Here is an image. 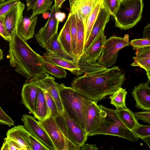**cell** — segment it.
<instances>
[{
    "instance_id": "20",
    "label": "cell",
    "mask_w": 150,
    "mask_h": 150,
    "mask_svg": "<svg viewBox=\"0 0 150 150\" xmlns=\"http://www.w3.org/2000/svg\"><path fill=\"white\" fill-rule=\"evenodd\" d=\"M37 20V16L33 17L24 18L17 27V34L26 41L33 38Z\"/></svg>"
},
{
    "instance_id": "44",
    "label": "cell",
    "mask_w": 150,
    "mask_h": 150,
    "mask_svg": "<svg viewBox=\"0 0 150 150\" xmlns=\"http://www.w3.org/2000/svg\"><path fill=\"white\" fill-rule=\"evenodd\" d=\"M143 37L150 39V24H148L145 27L143 32Z\"/></svg>"
},
{
    "instance_id": "38",
    "label": "cell",
    "mask_w": 150,
    "mask_h": 150,
    "mask_svg": "<svg viewBox=\"0 0 150 150\" xmlns=\"http://www.w3.org/2000/svg\"><path fill=\"white\" fill-rule=\"evenodd\" d=\"M134 50L150 47V39L143 38L142 39H134L129 42Z\"/></svg>"
},
{
    "instance_id": "10",
    "label": "cell",
    "mask_w": 150,
    "mask_h": 150,
    "mask_svg": "<svg viewBox=\"0 0 150 150\" xmlns=\"http://www.w3.org/2000/svg\"><path fill=\"white\" fill-rule=\"evenodd\" d=\"M25 128L49 150H56L47 133L34 117L29 115H23L21 119Z\"/></svg>"
},
{
    "instance_id": "22",
    "label": "cell",
    "mask_w": 150,
    "mask_h": 150,
    "mask_svg": "<svg viewBox=\"0 0 150 150\" xmlns=\"http://www.w3.org/2000/svg\"><path fill=\"white\" fill-rule=\"evenodd\" d=\"M44 60L68 70L76 75L80 69L76 64L60 57L48 51L44 53L42 56Z\"/></svg>"
},
{
    "instance_id": "1",
    "label": "cell",
    "mask_w": 150,
    "mask_h": 150,
    "mask_svg": "<svg viewBox=\"0 0 150 150\" xmlns=\"http://www.w3.org/2000/svg\"><path fill=\"white\" fill-rule=\"evenodd\" d=\"M126 78L118 67L90 74H84L72 81L71 87L92 101L98 102L121 87Z\"/></svg>"
},
{
    "instance_id": "11",
    "label": "cell",
    "mask_w": 150,
    "mask_h": 150,
    "mask_svg": "<svg viewBox=\"0 0 150 150\" xmlns=\"http://www.w3.org/2000/svg\"><path fill=\"white\" fill-rule=\"evenodd\" d=\"M25 7L24 4L20 1L4 14V25L10 39L16 33L17 27L23 18Z\"/></svg>"
},
{
    "instance_id": "13",
    "label": "cell",
    "mask_w": 150,
    "mask_h": 150,
    "mask_svg": "<svg viewBox=\"0 0 150 150\" xmlns=\"http://www.w3.org/2000/svg\"><path fill=\"white\" fill-rule=\"evenodd\" d=\"M110 15L109 12L103 4L88 39L85 43L84 52L98 35L104 31L106 24L109 21Z\"/></svg>"
},
{
    "instance_id": "46",
    "label": "cell",
    "mask_w": 150,
    "mask_h": 150,
    "mask_svg": "<svg viewBox=\"0 0 150 150\" xmlns=\"http://www.w3.org/2000/svg\"><path fill=\"white\" fill-rule=\"evenodd\" d=\"M37 0H26L28 11L32 9Z\"/></svg>"
},
{
    "instance_id": "49",
    "label": "cell",
    "mask_w": 150,
    "mask_h": 150,
    "mask_svg": "<svg viewBox=\"0 0 150 150\" xmlns=\"http://www.w3.org/2000/svg\"><path fill=\"white\" fill-rule=\"evenodd\" d=\"M3 53L2 50L0 48V60L3 59Z\"/></svg>"
},
{
    "instance_id": "32",
    "label": "cell",
    "mask_w": 150,
    "mask_h": 150,
    "mask_svg": "<svg viewBox=\"0 0 150 150\" xmlns=\"http://www.w3.org/2000/svg\"><path fill=\"white\" fill-rule=\"evenodd\" d=\"M43 64L47 73L58 78H65L67 75L65 69L44 59Z\"/></svg>"
},
{
    "instance_id": "23",
    "label": "cell",
    "mask_w": 150,
    "mask_h": 150,
    "mask_svg": "<svg viewBox=\"0 0 150 150\" xmlns=\"http://www.w3.org/2000/svg\"><path fill=\"white\" fill-rule=\"evenodd\" d=\"M76 64L80 69L77 74V76L84 74H91L107 69L96 61L88 60L83 55L78 59Z\"/></svg>"
},
{
    "instance_id": "14",
    "label": "cell",
    "mask_w": 150,
    "mask_h": 150,
    "mask_svg": "<svg viewBox=\"0 0 150 150\" xmlns=\"http://www.w3.org/2000/svg\"><path fill=\"white\" fill-rule=\"evenodd\" d=\"M32 82L38 87L46 91L49 93L54 100L59 113H62L64 109L54 77L48 74L44 78Z\"/></svg>"
},
{
    "instance_id": "34",
    "label": "cell",
    "mask_w": 150,
    "mask_h": 150,
    "mask_svg": "<svg viewBox=\"0 0 150 150\" xmlns=\"http://www.w3.org/2000/svg\"><path fill=\"white\" fill-rule=\"evenodd\" d=\"M43 90L48 110V117L50 116H52L54 117L59 113L56 103L49 93L46 91Z\"/></svg>"
},
{
    "instance_id": "24",
    "label": "cell",
    "mask_w": 150,
    "mask_h": 150,
    "mask_svg": "<svg viewBox=\"0 0 150 150\" xmlns=\"http://www.w3.org/2000/svg\"><path fill=\"white\" fill-rule=\"evenodd\" d=\"M45 48L46 51L50 52L64 59L71 61L76 64L77 59L65 52L58 40L57 33L54 36L47 44Z\"/></svg>"
},
{
    "instance_id": "28",
    "label": "cell",
    "mask_w": 150,
    "mask_h": 150,
    "mask_svg": "<svg viewBox=\"0 0 150 150\" xmlns=\"http://www.w3.org/2000/svg\"><path fill=\"white\" fill-rule=\"evenodd\" d=\"M76 19L77 28L76 53L78 59L84 53L85 44V27L81 20L76 16Z\"/></svg>"
},
{
    "instance_id": "37",
    "label": "cell",
    "mask_w": 150,
    "mask_h": 150,
    "mask_svg": "<svg viewBox=\"0 0 150 150\" xmlns=\"http://www.w3.org/2000/svg\"><path fill=\"white\" fill-rule=\"evenodd\" d=\"M103 4L109 12L110 15L114 17L119 6L120 0H103Z\"/></svg>"
},
{
    "instance_id": "6",
    "label": "cell",
    "mask_w": 150,
    "mask_h": 150,
    "mask_svg": "<svg viewBox=\"0 0 150 150\" xmlns=\"http://www.w3.org/2000/svg\"><path fill=\"white\" fill-rule=\"evenodd\" d=\"M143 0H120L115 16V26L123 30L130 29L141 20Z\"/></svg>"
},
{
    "instance_id": "30",
    "label": "cell",
    "mask_w": 150,
    "mask_h": 150,
    "mask_svg": "<svg viewBox=\"0 0 150 150\" xmlns=\"http://www.w3.org/2000/svg\"><path fill=\"white\" fill-rule=\"evenodd\" d=\"M127 93L125 89L120 87L108 97L111 100L110 103L115 106L116 109L118 108L127 109L125 104Z\"/></svg>"
},
{
    "instance_id": "36",
    "label": "cell",
    "mask_w": 150,
    "mask_h": 150,
    "mask_svg": "<svg viewBox=\"0 0 150 150\" xmlns=\"http://www.w3.org/2000/svg\"><path fill=\"white\" fill-rule=\"evenodd\" d=\"M132 131L138 138L150 136V126L139 124Z\"/></svg>"
},
{
    "instance_id": "3",
    "label": "cell",
    "mask_w": 150,
    "mask_h": 150,
    "mask_svg": "<svg viewBox=\"0 0 150 150\" xmlns=\"http://www.w3.org/2000/svg\"><path fill=\"white\" fill-rule=\"evenodd\" d=\"M55 85L64 110L86 133L85 118L88 107L92 101L71 87L56 82Z\"/></svg>"
},
{
    "instance_id": "42",
    "label": "cell",
    "mask_w": 150,
    "mask_h": 150,
    "mask_svg": "<svg viewBox=\"0 0 150 150\" xmlns=\"http://www.w3.org/2000/svg\"><path fill=\"white\" fill-rule=\"evenodd\" d=\"M4 14L0 16V35L9 42L10 39L5 29L4 25Z\"/></svg>"
},
{
    "instance_id": "18",
    "label": "cell",
    "mask_w": 150,
    "mask_h": 150,
    "mask_svg": "<svg viewBox=\"0 0 150 150\" xmlns=\"http://www.w3.org/2000/svg\"><path fill=\"white\" fill-rule=\"evenodd\" d=\"M29 133L23 125H18L9 130L6 135L17 142L24 150H32L29 140Z\"/></svg>"
},
{
    "instance_id": "9",
    "label": "cell",
    "mask_w": 150,
    "mask_h": 150,
    "mask_svg": "<svg viewBox=\"0 0 150 150\" xmlns=\"http://www.w3.org/2000/svg\"><path fill=\"white\" fill-rule=\"evenodd\" d=\"M50 11L47 22L35 35L40 46L44 48L51 38L57 33L59 22L56 17L55 14L57 12L60 11V9L57 8L54 4Z\"/></svg>"
},
{
    "instance_id": "35",
    "label": "cell",
    "mask_w": 150,
    "mask_h": 150,
    "mask_svg": "<svg viewBox=\"0 0 150 150\" xmlns=\"http://www.w3.org/2000/svg\"><path fill=\"white\" fill-rule=\"evenodd\" d=\"M1 150H24L15 140L6 137L4 139Z\"/></svg>"
},
{
    "instance_id": "47",
    "label": "cell",
    "mask_w": 150,
    "mask_h": 150,
    "mask_svg": "<svg viewBox=\"0 0 150 150\" xmlns=\"http://www.w3.org/2000/svg\"><path fill=\"white\" fill-rule=\"evenodd\" d=\"M66 0H54V5L55 7L58 9H60L62 4Z\"/></svg>"
},
{
    "instance_id": "4",
    "label": "cell",
    "mask_w": 150,
    "mask_h": 150,
    "mask_svg": "<svg viewBox=\"0 0 150 150\" xmlns=\"http://www.w3.org/2000/svg\"><path fill=\"white\" fill-rule=\"evenodd\" d=\"M101 122L100 127L91 133L92 136L103 134L121 137L132 142H137L138 138L127 128L117 115L115 110L107 108L100 105Z\"/></svg>"
},
{
    "instance_id": "41",
    "label": "cell",
    "mask_w": 150,
    "mask_h": 150,
    "mask_svg": "<svg viewBox=\"0 0 150 150\" xmlns=\"http://www.w3.org/2000/svg\"><path fill=\"white\" fill-rule=\"evenodd\" d=\"M133 114L137 120H141L144 122L150 123V110L133 112Z\"/></svg>"
},
{
    "instance_id": "19",
    "label": "cell",
    "mask_w": 150,
    "mask_h": 150,
    "mask_svg": "<svg viewBox=\"0 0 150 150\" xmlns=\"http://www.w3.org/2000/svg\"><path fill=\"white\" fill-rule=\"evenodd\" d=\"M106 40L104 31L100 33L82 55L88 60H98L101 54Z\"/></svg>"
},
{
    "instance_id": "5",
    "label": "cell",
    "mask_w": 150,
    "mask_h": 150,
    "mask_svg": "<svg viewBox=\"0 0 150 150\" xmlns=\"http://www.w3.org/2000/svg\"><path fill=\"white\" fill-rule=\"evenodd\" d=\"M54 118L66 138L68 150H81L87 140L86 133L64 110Z\"/></svg>"
},
{
    "instance_id": "12",
    "label": "cell",
    "mask_w": 150,
    "mask_h": 150,
    "mask_svg": "<svg viewBox=\"0 0 150 150\" xmlns=\"http://www.w3.org/2000/svg\"><path fill=\"white\" fill-rule=\"evenodd\" d=\"M100 0H69L70 12L81 20L85 27L90 13Z\"/></svg>"
},
{
    "instance_id": "17",
    "label": "cell",
    "mask_w": 150,
    "mask_h": 150,
    "mask_svg": "<svg viewBox=\"0 0 150 150\" xmlns=\"http://www.w3.org/2000/svg\"><path fill=\"white\" fill-rule=\"evenodd\" d=\"M38 88L32 82L25 83L21 93L22 103L34 115Z\"/></svg>"
},
{
    "instance_id": "33",
    "label": "cell",
    "mask_w": 150,
    "mask_h": 150,
    "mask_svg": "<svg viewBox=\"0 0 150 150\" xmlns=\"http://www.w3.org/2000/svg\"><path fill=\"white\" fill-rule=\"evenodd\" d=\"M52 2V0H37L32 9L33 12L30 17L44 14L48 10H51Z\"/></svg>"
},
{
    "instance_id": "15",
    "label": "cell",
    "mask_w": 150,
    "mask_h": 150,
    "mask_svg": "<svg viewBox=\"0 0 150 150\" xmlns=\"http://www.w3.org/2000/svg\"><path fill=\"white\" fill-rule=\"evenodd\" d=\"M97 102L92 101L88 107L85 120V130L88 136L101 125V109Z\"/></svg>"
},
{
    "instance_id": "27",
    "label": "cell",
    "mask_w": 150,
    "mask_h": 150,
    "mask_svg": "<svg viewBox=\"0 0 150 150\" xmlns=\"http://www.w3.org/2000/svg\"><path fill=\"white\" fill-rule=\"evenodd\" d=\"M115 111L123 123L132 131L139 124L129 109L118 108L116 109Z\"/></svg>"
},
{
    "instance_id": "26",
    "label": "cell",
    "mask_w": 150,
    "mask_h": 150,
    "mask_svg": "<svg viewBox=\"0 0 150 150\" xmlns=\"http://www.w3.org/2000/svg\"><path fill=\"white\" fill-rule=\"evenodd\" d=\"M35 113L34 117L38 121H42L48 117V110L43 91L39 87L38 90Z\"/></svg>"
},
{
    "instance_id": "25",
    "label": "cell",
    "mask_w": 150,
    "mask_h": 150,
    "mask_svg": "<svg viewBox=\"0 0 150 150\" xmlns=\"http://www.w3.org/2000/svg\"><path fill=\"white\" fill-rule=\"evenodd\" d=\"M58 40L65 52L70 56L76 58L72 52L70 24L68 16L64 25L59 33Z\"/></svg>"
},
{
    "instance_id": "31",
    "label": "cell",
    "mask_w": 150,
    "mask_h": 150,
    "mask_svg": "<svg viewBox=\"0 0 150 150\" xmlns=\"http://www.w3.org/2000/svg\"><path fill=\"white\" fill-rule=\"evenodd\" d=\"M70 28L71 39L72 52L74 57L77 59L76 53V43L77 28L75 15L70 12L68 15Z\"/></svg>"
},
{
    "instance_id": "50",
    "label": "cell",
    "mask_w": 150,
    "mask_h": 150,
    "mask_svg": "<svg viewBox=\"0 0 150 150\" xmlns=\"http://www.w3.org/2000/svg\"><path fill=\"white\" fill-rule=\"evenodd\" d=\"M6 0H0V4L4 2Z\"/></svg>"
},
{
    "instance_id": "48",
    "label": "cell",
    "mask_w": 150,
    "mask_h": 150,
    "mask_svg": "<svg viewBox=\"0 0 150 150\" xmlns=\"http://www.w3.org/2000/svg\"><path fill=\"white\" fill-rule=\"evenodd\" d=\"M148 145L150 148V136H146L142 138Z\"/></svg>"
},
{
    "instance_id": "16",
    "label": "cell",
    "mask_w": 150,
    "mask_h": 150,
    "mask_svg": "<svg viewBox=\"0 0 150 150\" xmlns=\"http://www.w3.org/2000/svg\"><path fill=\"white\" fill-rule=\"evenodd\" d=\"M150 83H140L135 86L132 94L136 102V107L143 110H150Z\"/></svg>"
},
{
    "instance_id": "21",
    "label": "cell",
    "mask_w": 150,
    "mask_h": 150,
    "mask_svg": "<svg viewBox=\"0 0 150 150\" xmlns=\"http://www.w3.org/2000/svg\"><path fill=\"white\" fill-rule=\"evenodd\" d=\"M133 57L134 61L131 64L132 66H139L145 70L150 82V47L138 49Z\"/></svg>"
},
{
    "instance_id": "2",
    "label": "cell",
    "mask_w": 150,
    "mask_h": 150,
    "mask_svg": "<svg viewBox=\"0 0 150 150\" xmlns=\"http://www.w3.org/2000/svg\"><path fill=\"white\" fill-rule=\"evenodd\" d=\"M10 65L26 79V83L42 79L48 74L43 64L42 56L35 52L16 33L9 42Z\"/></svg>"
},
{
    "instance_id": "8",
    "label": "cell",
    "mask_w": 150,
    "mask_h": 150,
    "mask_svg": "<svg viewBox=\"0 0 150 150\" xmlns=\"http://www.w3.org/2000/svg\"><path fill=\"white\" fill-rule=\"evenodd\" d=\"M38 121L47 133L56 150H68L66 138L57 124L54 117L50 116L42 121Z\"/></svg>"
},
{
    "instance_id": "7",
    "label": "cell",
    "mask_w": 150,
    "mask_h": 150,
    "mask_svg": "<svg viewBox=\"0 0 150 150\" xmlns=\"http://www.w3.org/2000/svg\"><path fill=\"white\" fill-rule=\"evenodd\" d=\"M129 38L126 34L123 37L112 36L106 39L98 62L107 69L111 67L116 62L119 51L130 45Z\"/></svg>"
},
{
    "instance_id": "45",
    "label": "cell",
    "mask_w": 150,
    "mask_h": 150,
    "mask_svg": "<svg viewBox=\"0 0 150 150\" xmlns=\"http://www.w3.org/2000/svg\"><path fill=\"white\" fill-rule=\"evenodd\" d=\"M55 15L56 18L59 22H62L66 17L65 14L60 11L57 12Z\"/></svg>"
},
{
    "instance_id": "29",
    "label": "cell",
    "mask_w": 150,
    "mask_h": 150,
    "mask_svg": "<svg viewBox=\"0 0 150 150\" xmlns=\"http://www.w3.org/2000/svg\"><path fill=\"white\" fill-rule=\"evenodd\" d=\"M103 4V0H100L92 11L87 18L85 28V43L88 39Z\"/></svg>"
},
{
    "instance_id": "39",
    "label": "cell",
    "mask_w": 150,
    "mask_h": 150,
    "mask_svg": "<svg viewBox=\"0 0 150 150\" xmlns=\"http://www.w3.org/2000/svg\"><path fill=\"white\" fill-rule=\"evenodd\" d=\"M20 0H7L0 4V16L5 14Z\"/></svg>"
},
{
    "instance_id": "40",
    "label": "cell",
    "mask_w": 150,
    "mask_h": 150,
    "mask_svg": "<svg viewBox=\"0 0 150 150\" xmlns=\"http://www.w3.org/2000/svg\"><path fill=\"white\" fill-rule=\"evenodd\" d=\"M0 123L9 127L14 125V121L5 112L0 106Z\"/></svg>"
},
{
    "instance_id": "43",
    "label": "cell",
    "mask_w": 150,
    "mask_h": 150,
    "mask_svg": "<svg viewBox=\"0 0 150 150\" xmlns=\"http://www.w3.org/2000/svg\"><path fill=\"white\" fill-rule=\"evenodd\" d=\"M96 144H89L85 143L81 147V150H98Z\"/></svg>"
}]
</instances>
